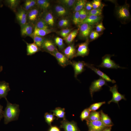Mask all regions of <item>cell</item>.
<instances>
[{"label":"cell","instance_id":"4","mask_svg":"<svg viewBox=\"0 0 131 131\" xmlns=\"http://www.w3.org/2000/svg\"><path fill=\"white\" fill-rule=\"evenodd\" d=\"M109 87V90L112 94V99L108 102V104H110L112 102H114L118 105V102L121 100H126L124 95L121 94L118 91V87L115 84L111 87Z\"/></svg>","mask_w":131,"mask_h":131},{"label":"cell","instance_id":"53","mask_svg":"<svg viewBox=\"0 0 131 131\" xmlns=\"http://www.w3.org/2000/svg\"><path fill=\"white\" fill-rule=\"evenodd\" d=\"M3 117V115H0V121L1 120V119Z\"/></svg>","mask_w":131,"mask_h":131},{"label":"cell","instance_id":"35","mask_svg":"<svg viewBox=\"0 0 131 131\" xmlns=\"http://www.w3.org/2000/svg\"><path fill=\"white\" fill-rule=\"evenodd\" d=\"M73 29V28L63 29L57 32V33L59 35L65 38L72 31Z\"/></svg>","mask_w":131,"mask_h":131},{"label":"cell","instance_id":"6","mask_svg":"<svg viewBox=\"0 0 131 131\" xmlns=\"http://www.w3.org/2000/svg\"><path fill=\"white\" fill-rule=\"evenodd\" d=\"M41 49L51 55L57 49L55 42L49 39H44Z\"/></svg>","mask_w":131,"mask_h":131},{"label":"cell","instance_id":"30","mask_svg":"<svg viewBox=\"0 0 131 131\" xmlns=\"http://www.w3.org/2000/svg\"><path fill=\"white\" fill-rule=\"evenodd\" d=\"M36 2L38 6L43 10L48 8L50 6L49 1L47 0H37Z\"/></svg>","mask_w":131,"mask_h":131},{"label":"cell","instance_id":"10","mask_svg":"<svg viewBox=\"0 0 131 131\" xmlns=\"http://www.w3.org/2000/svg\"><path fill=\"white\" fill-rule=\"evenodd\" d=\"M86 66L91 69L98 75L100 77L104 79L106 81L111 82L112 83H115L116 82L115 80H112L106 74L102 72L98 69L95 67L93 65L86 63Z\"/></svg>","mask_w":131,"mask_h":131},{"label":"cell","instance_id":"16","mask_svg":"<svg viewBox=\"0 0 131 131\" xmlns=\"http://www.w3.org/2000/svg\"><path fill=\"white\" fill-rule=\"evenodd\" d=\"M10 90L9 83L5 81H0V99H7L8 92Z\"/></svg>","mask_w":131,"mask_h":131},{"label":"cell","instance_id":"9","mask_svg":"<svg viewBox=\"0 0 131 131\" xmlns=\"http://www.w3.org/2000/svg\"><path fill=\"white\" fill-rule=\"evenodd\" d=\"M87 124L89 130L96 131H102L108 127L104 124L100 119L92 122H87Z\"/></svg>","mask_w":131,"mask_h":131},{"label":"cell","instance_id":"43","mask_svg":"<svg viewBox=\"0 0 131 131\" xmlns=\"http://www.w3.org/2000/svg\"><path fill=\"white\" fill-rule=\"evenodd\" d=\"M89 35L90 40H94L98 37L99 36V34L96 31H94L91 32Z\"/></svg>","mask_w":131,"mask_h":131},{"label":"cell","instance_id":"39","mask_svg":"<svg viewBox=\"0 0 131 131\" xmlns=\"http://www.w3.org/2000/svg\"><path fill=\"white\" fill-rule=\"evenodd\" d=\"M69 24V20L66 18L62 19L60 20L58 23L59 26L61 28L66 27Z\"/></svg>","mask_w":131,"mask_h":131},{"label":"cell","instance_id":"48","mask_svg":"<svg viewBox=\"0 0 131 131\" xmlns=\"http://www.w3.org/2000/svg\"><path fill=\"white\" fill-rule=\"evenodd\" d=\"M24 7L25 10H29L31 8L28 0L26 1L25 3Z\"/></svg>","mask_w":131,"mask_h":131},{"label":"cell","instance_id":"2","mask_svg":"<svg viewBox=\"0 0 131 131\" xmlns=\"http://www.w3.org/2000/svg\"><path fill=\"white\" fill-rule=\"evenodd\" d=\"M112 56L109 54H106L102 57V62L99 65L97 66L98 67L107 69H117L118 68L124 69L125 68L120 66L116 64L115 61L111 59Z\"/></svg>","mask_w":131,"mask_h":131},{"label":"cell","instance_id":"25","mask_svg":"<svg viewBox=\"0 0 131 131\" xmlns=\"http://www.w3.org/2000/svg\"><path fill=\"white\" fill-rule=\"evenodd\" d=\"M47 25L51 26H53L54 24V20L52 14L50 12H48L45 15L43 18Z\"/></svg>","mask_w":131,"mask_h":131},{"label":"cell","instance_id":"15","mask_svg":"<svg viewBox=\"0 0 131 131\" xmlns=\"http://www.w3.org/2000/svg\"><path fill=\"white\" fill-rule=\"evenodd\" d=\"M33 26L31 23H26L21 25V34L22 36H30L33 33Z\"/></svg>","mask_w":131,"mask_h":131},{"label":"cell","instance_id":"21","mask_svg":"<svg viewBox=\"0 0 131 131\" xmlns=\"http://www.w3.org/2000/svg\"><path fill=\"white\" fill-rule=\"evenodd\" d=\"M79 31V28L73 30L66 38H64L63 40L67 44L69 45L71 44L76 37Z\"/></svg>","mask_w":131,"mask_h":131},{"label":"cell","instance_id":"20","mask_svg":"<svg viewBox=\"0 0 131 131\" xmlns=\"http://www.w3.org/2000/svg\"><path fill=\"white\" fill-rule=\"evenodd\" d=\"M100 112V120L104 124L108 127H111L113 123L111 120L108 115L104 113L102 110Z\"/></svg>","mask_w":131,"mask_h":131},{"label":"cell","instance_id":"40","mask_svg":"<svg viewBox=\"0 0 131 131\" xmlns=\"http://www.w3.org/2000/svg\"><path fill=\"white\" fill-rule=\"evenodd\" d=\"M90 111L89 108L84 109L82 112L80 116L81 120H86L88 117Z\"/></svg>","mask_w":131,"mask_h":131},{"label":"cell","instance_id":"29","mask_svg":"<svg viewBox=\"0 0 131 131\" xmlns=\"http://www.w3.org/2000/svg\"><path fill=\"white\" fill-rule=\"evenodd\" d=\"M33 39L34 42L41 49L44 42V39L43 37L32 34L30 36Z\"/></svg>","mask_w":131,"mask_h":131},{"label":"cell","instance_id":"1","mask_svg":"<svg viewBox=\"0 0 131 131\" xmlns=\"http://www.w3.org/2000/svg\"><path fill=\"white\" fill-rule=\"evenodd\" d=\"M5 99L7 105L2 115L4 118V123L7 124L11 122L18 119L20 111L18 105L12 104L7 98Z\"/></svg>","mask_w":131,"mask_h":131},{"label":"cell","instance_id":"8","mask_svg":"<svg viewBox=\"0 0 131 131\" xmlns=\"http://www.w3.org/2000/svg\"><path fill=\"white\" fill-rule=\"evenodd\" d=\"M88 44V41L79 44L78 45L75 57L78 56L84 57L87 56L89 53Z\"/></svg>","mask_w":131,"mask_h":131},{"label":"cell","instance_id":"17","mask_svg":"<svg viewBox=\"0 0 131 131\" xmlns=\"http://www.w3.org/2000/svg\"><path fill=\"white\" fill-rule=\"evenodd\" d=\"M26 44L27 54V55H33L39 51L41 49L34 42L29 43L25 41Z\"/></svg>","mask_w":131,"mask_h":131},{"label":"cell","instance_id":"45","mask_svg":"<svg viewBox=\"0 0 131 131\" xmlns=\"http://www.w3.org/2000/svg\"><path fill=\"white\" fill-rule=\"evenodd\" d=\"M105 29V28L102 22L98 24L96 27V31L98 33L102 32Z\"/></svg>","mask_w":131,"mask_h":131},{"label":"cell","instance_id":"14","mask_svg":"<svg viewBox=\"0 0 131 131\" xmlns=\"http://www.w3.org/2000/svg\"><path fill=\"white\" fill-rule=\"evenodd\" d=\"M92 29L91 25L88 24L83 23L81 25L79 30L81 36L86 38L89 35Z\"/></svg>","mask_w":131,"mask_h":131},{"label":"cell","instance_id":"47","mask_svg":"<svg viewBox=\"0 0 131 131\" xmlns=\"http://www.w3.org/2000/svg\"><path fill=\"white\" fill-rule=\"evenodd\" d=\"M85 7L86 10L88 11L91 10L93 8L91 3L90 2H87Z\"/></svg>","mask_w":131,"mask_h":131},{"label":"cell","instance_id":"23","mask_svg":"<svg viewBox=\"0 0 131 131\" xmlns=\"http://www.w3.org/2000/svg\"><path fill=\"white\" fill-rule=\"evenodd\" d=\"M55 10L57 16L60 17L65 16L68 13L67 9L60 5H56L55 7Z\"/></svg>","mask_w":131,"mask_h":131},{"label":"cell","instance_id":"22","mask_svg":"<svg viewBox=\"0 0 131 131\" xmlns=\"http://www.w3.org/2000/svg\"><path fill=\"white\" fill-rule=\"evenodd\" d=\"M77 0H61L57 1L60 5L63 6L66 9H70L74 8Z\"/></svg>","mask_w":131,"mask_h":131},{"label":"cell","instance_id":"49","mask_svg":"<svg viewBox=\"0 0 131 131\" xmlns=\"http://www.w3.org/2000/svg\"><path fill=\"white\" fill-rule=\"evenodd\" d=\"M28 0L31 8L34 6L37 3L36 0Z\"/></svg>","mask_w":131,"mask_h":131},{"label":"cell","instance_id":"24","mask_svg":"<svg viewBox=\"0 0 131 131\" xmlns=\"http://www.w3.org/2000/svg\"><path fill=\"white\" fill-rule=\"evenodd\" d=\"M100 119V112L91 111L88 117L86 120V122H92Z\"/></svg>","mask_w":131,"mask_h":131},{"label":"cell","instance_id":"50","mask_svg":"<svg viewBox=\"0 0 131 131\" xmlns=\"http://www.w3.org/2000/svg\"><path fill=\"white\" fill-rule=\"evenodd\" d=\"M49 131H60L58 128L56 126L51 127Z\"/></svg>","mask_w":131,"mask_h":131},{"label":"cell","instance_id":"38","mask_svg":"<svg viewBox=\"0 0 131 131\" xmlns=\"http://www.w3.org/2000/svg\"><path fill=\"white\" fill-rule=\"evenodd\" d=\"M6 1L9 7L12 9H15L19 3V1L16 0H8Z\"/></svg>","mask_w":131,"mask_h":131},{"label":"cell","instance_id":"52","mask_svg":"<svg viewBox=\"0 0 131 131\" xmlns=\"http://www.w3.org/2000/svg\"><path fill=\"white\" fill-rule=\"evenodd\" d=\"M3 67L2 66L0 65V73L3 70Z\"/></svg>","mask_w":131,"mask_h":131},{"label":"cell","instance_id":"54","mask_svg":"<svg viewBox=\"0 0 131 131\" xmlns=\"http://www.w3.org/2000/svg\"><path fill=\"white\" fill-rule=\"evenodd\" d=\"M89 131H96L93 130H89Z\"/></svg>","mask_w":131,"mask_h":131},{"label":"cell","instance_id":"34","mask_svg":"<svg viewBox=\"0 0 131 131\" xmlns=\"http://www.w3.org/2000/svg\"><path fill=\"white\" fill-rule=\"evenodd\" d=\"M105 103V101H104L95 103L91 105L89 108L90 111H95Z\"/></svg>","mask_w":131,"mask_h":131},{"label":"cell","instance_id":"42","mask_svg":"<svg viewBox=\"0 0 131 131\" xmlns=\"http://www.w3.org/2000/svg\"><path fill=\"white\" fill-rule=\"evenodd\" d=\"M91 3L93 9L99 8L102 5L101 1L99 0H93Z\"/></svg>","mask_w":131,"mask_h":131},{"label":"cell","instance_id":"11","mask_svg":"<svg viewBox=\"0 0 131 131\" xmlns=\"http://www.w3.org/2000/svg\"><path fill=\"white\" fill-rule=\"evenodd\" d=\"M116 13L118 17L121 19L126 20L130 17V14L129 8L126 5H123L119 7Z\"/></svg>","mask_w":131,"mask_h":131},{"label":"cell","instance_id":"12","mask_svg":"<svg viewBox=\"0 0 131 131\" xmlns=\"http://www.w3.org/2000/svg\"><path fill=\"white\" fill-rule=\"evenodd\" d=\"M61 123L60 127L63 128L65 131H79L76 124L73 121L70 122L65 119Z\"/></svg>","mask_w":131,"mask_h":131},{"label":"cell","instance_id":"32","mask_svg":"<svg viewBox=\"0 0 131 131\" xmlns=\"http://www.w3.org/2000/svg\"><path fill=\"white\" fill-rule=\"evenodd\" d=\"M54 41L56 45L58 47L59 49L63 51L65 47L63 39L59 37H57L55 38Z\"/></svg>","mask_w":131,"mask_h":131},{"label":"cell","instance_id":"44","mask_svg":"<svg viewBox=\"0 0 131 131\" xmlns=\"http://www.w3.org/2000/svg\"><path fill=\"white\" fill-rule=\"evenodd\" d=\"M17 15L24 19H27V15L25 11L23 9H20L16 13Z\"/></svg>","mask_w":131,"mask_h":131},{"label":"cell","instance_id":"3","mask_svg":"<svg viewBox=\"0 0 131 131\" xmlns=\"http://www.w3.org/2000/svg\"><path fill=\"white\" fill-rule=\"evenodd\" d=\"M107 85L106 81L101 77L93 81L89 88L90 92L92 98L94 92L101 90L103 86Z\"/></svg>","mask_w":131,"mask_h":131},{"label":"cell","instance_id":"46","mask_svg":"<svg viewBox=\"0 0 131 131\" xmlns=\"http://www.w3.org/2000/svg\"><path fill=\"white\" fill-rule=\"evenodd\" d=\"M16 19L21 25H24L26 23L27 19H24L22 17L16 15Z\"/></svg>","mask_w":131,"mask_h":131},{"label":"cell","instance_id":"18","mask_svg":"<svg viewBox=\"0 0 131 131\" xmlns=\"http://www.w3.org/2000/svg\"><path fill=\"white\" fill-rule=\"evenodd\" d=\"M54 31L51 29H39L35 27L32 34L43 37L53 32Z\"/></svg>","mask_w":131,"mask_h":131},{"label":"cell","instance_id":"31","mask_svg":"<svg viewBox=\"0 0 131 131\" xmlns=\"http://www.w3.org/2000/svg\"><path fill=\"white\" fill-rule=\"evenodd\" d=\"M35 27L39 29L49 28V25L43 18L40 19L38 21Z\"/></svg>","mask_w":131,"mask_h":131},{"label":"cell","instance_id":"19","mask_svg":"<svg viewBox=\"0 0 131 131\" xmlns=\"http://www.w3.org/2000/svg\"><path fill=\"white\" fill-rule=\"evenodd\" d=\"M101 16L90 15L88 16L83 21V23H86L90 25L97 23L102 19Z\"/></svg>","mask_w":131,"mask_h":131},{"label":"cell","instance_id":"51","mask_svg":"<svg viewBox=\"0 0 131 131\" xmlns=\"http://www.w3.org/2000/svg\"><path fill=\"white\" fill-rule=\"evenodd\" d=\"M3 106L0 104V115H2L3 111L2 110Z\"/></svg>","mask_w":131,"mask_h":131},{"label":"cell","instance_id":"13","mask_svg":"<svg viewBox=\"0 0 131 131\" xmlns=\"http://www.w3.org/2000/svg\"><path fill=\"white\" fill-rule=\"evenodd\" d=\"M62 51L63 54L69 60L75 57L76 50L73 44H69L64 48Z\"/></svg>","mask_w":131,"mask_h":131},{"label":"cell","instance_id":"55","mask_svg":"<svg viewBox=\"0 0 131 131\" xmlns=\"http://www.w3.org/2000/svg\"><path fill=\"white\" fill-rule=\"evenodd\" d=\"M111 131V129L109 130V131Z\"/></svg>","mask_w":131,"mask_h":131},{"label":"cell","instance_id":"27","mask_svg":"<svg viewBox=\"0 0 131 131\" xmlns=\"http://www.w3.org/2000/svg\"><path fill=\"white\" fill-rule=\"evenodd\" d=\"M86 3L87 1L85 0H77L74 8V12L79 11L84 8Z\"/></svg>","mask_w":131,"mask_h":131},{"label":"cell","instance_id":"5","mask_svg":"<svg viewBox=\"0 0 131 131\" xmlns=\"http://www.w3.org/2000/svg\"><path fill=\"white\" fill-rule=\"evenodd\" d=\"M55 57L58 64L63 67L70 65L71 61L63 54L57 49L51 55Z\"/></svg>","mask_w":131,"mask_h":131},{"label":"cell","instance_id":"28","mask_svg":"<svg viewBox=\"0 0 131 131\" xmlns=\"http://www.w3.org/2000/svg\"><path fill=\"white\" fill-rule=\"evenodd\" d=\"M65 109L60 107H57L52 111L54 115L58 118H63L65 119Z\"/></svg>","mask_w":131,"mask_h":131},{"label":"cell","instance_id":"41","mask_svg":"<svg viewBox=\"0 0 131 131\" xmlns=\"http://www.w3.org/2000/svg\"><path fill=\"white\" fill-rule=\"evenodd\" d=\"M73 21L75 25L81 24L79 17V11L74 12L73 18Z\"/></svg>","mask_w":131,"mask_h":131},{"label":"cell","instance_id":"36","mask_svg":"<svg viewBox=\"0 0 131 131\" xmlns=\"http://www.w3.org/2000/svg\"><path fill=\"white\" fill-rule=\"evenodd\" d=\"M88 16L87 12L84 8L79 11V17L81 24H82L83 21Z\"/></svg>","mask_w":131,"mask_h":131},{"label":"cell","instance_id":"26","mask_svg":"<svg viewBox=\"0 0 131 131\" xmlns=\"http://www.w3.org/2000/svg\"><path fill=\"white\" fill-rule=\"evenodd\" d=\"M38 13V10L37 8H34L30 10L27 16L29 20L31 22L35 21L37 18Z\"/></svg>","mask_w":131,"mask_h":131},{"label":"cell","instance_id":"7","mask_svg":"<svg viewBox=\"0 0 131 131\" xmlns=\"http://www.w3.org/2000/svg\"><path fill=\"white\" fill-rule=\"evenodd\" d=\"M86 63L84 61H71L70 65H71L74 69V76L75 78L77 75L82 73L85 70V66Z\"/></svg>","mask_w":131,"mask_h":131},{"label":"cell","instance_id":"37","mask_svg":"<svg viewBox=\"0 0 131 131\" xmlns=\"http://www.w3.org/2000/svg\"><path fill=\"white\" fill-rule=\"evenodd\" d=\"M88 16L90 15L101 16L102 14V10L100 8L92 9L87 12Z\"/></svg>","mask_w":131,"mask_h":131},{"label":"cell","instance_id":"33","mask_svg":"<svg viewBox=\"0 0 131 131\" xmlns=\"http://www.w3.org/2000/svg\"><path fill=\"white\" fill-rule=\"evenodd\" d=\"M44 116L46 122L48 125H51V123L55 118L54 115L51 113H46Z\"/></svg>","mask_w":131,"mask_h":131}]
</instances>
